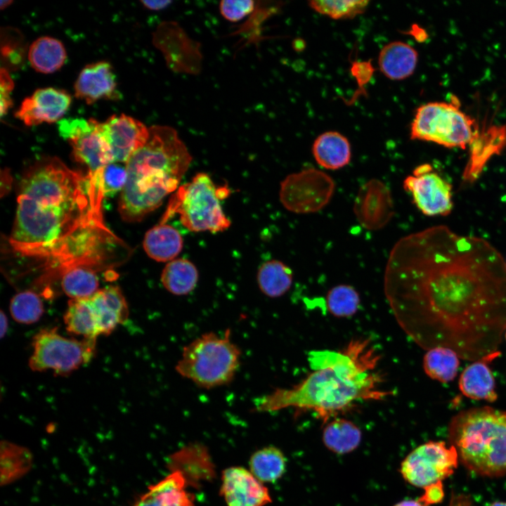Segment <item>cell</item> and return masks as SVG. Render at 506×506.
<instances>
[{"label":"cell","instance_id":"obj_36","mask_svg":"<svg viewBox=\"0 0 506 506\" xmlns=\"http://www.w3.org/2000/svg\"><path fill=\"white\" fill-rule=\"evenodd\" d=\"M127 179L126 166L124 163L111 162L103 173V189L105 197H112L122 191Z\"/></svg>","mask_w":506,"mask_h":506},{"label":"cell","instance_id":"obj_33","mask_svg":"<svg viewBox=\"0 0 506 506\" xmlns=\"http://www.w3.org/2000/svg\"><path fill=\"white\" fill-rule=\"evenodd\" d=\"M358 292L349 285H338L332 287L326 295L327 311L338 318H349L356 313L360 306Z\"/></svg>","mask_w":506,"mask_h":506},{"label":"cell","instance_id":"obj_39","mask_svg":"<svg viewBox=\"0 0 506 506\" xmlns=\"http://www.w3.org/2000/svg\"><path fill=\"white\" fill-rule=\"evenodd\" d=\"M424 494L418 499L420 502L427 506L440 502L444 496L442 481L431 484L424 488Z\"/></svg>","mask_w":506,"mask_h":506},{"label":"cell","instance_id":"obj_27","mask_svg":"<svg viewBox=\"0 0 506 506\" xmlns=\"http://www.w3.org/2000/svg\"><path fill=\"white\" fill-rule=\"evenodd\" d=\"M199 274L196 266L186 259L169 261L163 268L160 280L163 287L171 294L183 296L195 288Z\"/></svg>","mask_w":506,"mask_h":506},{"label":"cell","instance_id":"obj_5","mask_svg":"<svg viewBox=\"0 0 506 506\" xmlns=\"http://www.w3.org/2000/svg\"><path fill=\"white\" fill-rule=\"evenodd\" d=\"M448 439L468 470L491 478L506 474V411L487 406L461 410L450 421Z\"/></svg>","mask_w":506,"mask_h":506},{"label":"cell","instance_id":"obj_42","mask_svg":"<svg viewBox=\"0 0 506 506\" xmlns=\"http://www.w3.org/2000/svg\"><path fill=\"white\" fill-rule=\"evenodd\" d=\"M394 506H426V505H424L423 503L420 502L418 500H403V501L397 503Z\"/></svg>","mask_w":506,"mask_h":506},{"label":"cell","instance_id":"obj_31","mask_svg":"<svg viewBox=\"0 0 506 506\" xmlns=\"http://www.w3.org/2000/svg\"><path fill=\"white\" fill-rule=\"evenodd\" d=\"M285 467L283 453L273 446L256 451L249 460V471L263 484L277 481L284 474Z\"/></svg>","mask_w":506,"mask_h":506},{"label":"cell","instance_id":"obj_2","mask_svg":"<svg viewBox=\"0 0 506 506\" xmlns=\"http://www.w3.org/2000/svg\"><path fill=\"white\" fill-rule=\"evenodd\" d=\"M103 175H84L57 157L45 159L22 179L8 243L39 268L71 240L104 222Z\"/></svg>","mask_w":506,"mask_h":506},{"label":"cell","instance_id":"obj_28","mask_svg":"<svg viewBox=\"0 0 506 506\" xmlns=\"http://www.w3.org/2000/svg\"><path fill=\"white\" fill-rule=\"evenodd\" d=\"M292 279L291 268L275 259L262 264L257 275L259 290L270 298H277L285 294L290 289Z\"/></svg>","mask_w":506,"mask_h":506},{"label":"cell","instance_id":"obj_25","mask_svg":"<svg viewBox=\"0 0 506 506\" xmlns=\"http://www.w3.org/2000/svg\"><path fill=\"white\" fill-rule=\"evenodd\" d=\"M66 59L65 48L58 39L44 36L30 45L28 60L31 66L41 73H52L60 69Z\"/></svg>","mask_w":506,"mask_h":506},{"label":"cell","instance_id":"obj_30","mask_svg":"<svg viewBox=\"0 0 506 506\" xmlns=\"http://www.w3.org/2000/svg\"><path fill=\"white\" fill-rule=\"evenodd\" d=\"M422 365L429 377L441 383H448L457 376L460 357L450 349L434 347L427 351Z\"/></svg>","mask_w":506,"mask_h":506},{"label":"cell","instance_id":"obj_20","mask_svg":"<svg viewBox=\"0 0 506 506\" xmlns=\"http://www.w3.org/2000/svg\"><path fill=\"white\" fill-rule=\"evenodd\" d=\"M186 484L183 472L175 470L150 486L134 506H195Z\"/></svg>","mask_w":506,"mask_h":506},{"label":"cell","instance_id":"obj_18","mask_svg":"<svg viewBox=\"0 0 506 506\" xmlns=\"http://www.w3.org/2000/svg\"><path fill=\"white\" fill-rule=\"evenodd\" d=\"M115 74L110 63L99 61L86 65L79 72L74 83V94L88 104L100 99L117 100Z\"/></svg>","mask_w":506,"mask_h":506},{"label":"cell","instance_id":"obj_37","mask_svg":"<svg viewBox=\"0 0 506 506\" xmlns=\"http://www.w3.org/2000/svg\"><path fill=\"white\" fill-rule=\"evenodd\" d=\"M254 8L253 1H222L219 10L223 17L228 21L238 22L249 15Z\"/></svg>","mask_w":506,"mask_h":506},{"label":"cell","instance_id":"obj_29","mask_svg":"<svg viewBox=\"0 0 506 506\" xmlns=\"http://www.w3.org/2000/svg\"><path fill=\"white\" fill-rule=\"evenodd\" d=\"M323 441L331 451L345 454L358 446L361 432L351 421L337 418L326 424L323 432Z\"/></svg>","mask_w":506,"mask_h":506},{"label":"cell","instance_id":"obj_34","mask_svg":"<svg viewBox=\"0 0 506 506\" xmlns=\"http://www.w3.org/2000/svg\"><path fill=\"white\" fill-rule=\"evenodd\" d=\"M9 309L13 318L22 324L37 322L44 313L41 298L31 290L22 291L14 295L11 300Z\"/></svg>","mask_w":506,"mask_h":506},{"label":"cell","instance_id":"obj_13","mask_svg":"<svg viewBox=\"0 0 506 506\" xmlns=\"http://www.w3.org/2000/svg\"><path fill=\"white\" fill-rule=\"evenodd\" d=\"M429 164L418 166L413 175L403 181V188L409 192L413 202L427 216H446L453 209L452 186L436 173Z\"/></svg>","mask_w":506,"mask_h":506},{"label":"cell","instance_id":"obj_14","mask_svg":"<svg viewBox=\"0 0 506 506\" xmlns=\"http://www.w3.org/2000/svg\"><path fill=\"white\" fill-rule=\"evenodd\" d=\"M99 126L110 147L113 162L126 164L150 135L149 128L143 123L124 114L112 115L100 122Z\"/></svg>","mask_w":506,"mask_h":506},{"label":"cell","instance_id":"obj_38","mask_svg":"<svg viewBox=\"0 0 506 506\" xmlns=\"http://www.w3.org/2000/svg\"><path fill=\"white\" fill-rule=\"evenodd\" d=\"M13 81L6 69H1V115H3L11 107L12 101L10 93L13 89Z\"/></svg>","mask_w":506,"mask_h":506},{"label":"cell","instance_id":"obj_16","mask_svg":"<svg viewBox=\"0 0 506 506\" xmlns=\"http://www.w3.org/2000/svg\"><path fill=\"white\" fill-rule=\"evenodd\" d=\"M221 495L227 506H265L271 501L264 484L242 467H231L223 472Z\"/></svg>","mask_w":506,"mask_h":506},{"label":"cell","instance_id":"obj_26","mask_svg":"<svg viewBox=\"0 0 506 506\" xmlns=\"http://www.w3.org/2000/svg\"><path fill=\"white\" fill-rule=\"evenodd\" d=\"M68 332L84 339H96L100 335L97 317L89 298L70 299L64 314Z\"/></svg>","mask_w":506,"mask_h":506},{"label":"cell","instance_id":"obj_19","mask_svg":"<svg viewBox=\"0 0 506 506\" xmlns=\"http://www.w3.org/2000/svg\"><path fill=\"white\" fill-rule=\"evenodd\" d=\"M500 351L473 361L460 374L458 387L467 398L493 403L498 399L495 381L488 364L500 355Z\"/></svg>","mask_w":506,"mask_h":506},{"label":"cell","instance_id":"obj_15","mask_svg":"<svg viewBox=\"0 0 506 506\" xmlns=\"http://www.w3.org/2000/svg\"><path fill=\"white\" fill-rule=\"evenodd\" d=\"M353 212L365 229L377 231L384 228L394 214L390 190L379 179L369 180L358 191Z\"/></svg>","mask_w":506,"mask_h":506},{"label":"cell","instance_id":"obj_21","mask_svg":"<svg viewBox=\"0 0 506 506\" xmlns=\"http://www.w3.org/2000/svg\"><path fill=\"white\" fill-rule=\"evenodd\" d=\"M89 299L97 317L100 335L110 334L118 325L128 319L127 302L119 287L109 285L99 289Z\"/></svg>","mask_w":506,"mask_h":506},{"label":"cell","instance_id":"obj_23","mask_svg":"<svg viewBox=\"0 0 506 506\" xmlns=\"http://www.w3.org/2000/svg\"><path fill=\"white\" fill-rule=\"evenodd\" d=\"M316 162L327 169H339L348 164L351 150L348 139L342 134L329 131L320 134L312 145Z\"/></svg>","mask_w":506,"mask_h":506},{"label":"cell","instance_id":"obj_45","mask_svg":"<svg viewBox=\"0 0 506 506\" xmlns=\"http://www.w3.org/2000/svg\"><path fill=\"white\" fill-rule=\"evenodd\" d=\"M505 339H506V331H505Z\"/></svg>","mask_w":506,"mask_h":506},{"label":"cell","instance_id":"obj_17","mask_svg":"<svg viewBox=\"0 0 506 506\" xmlns=\"http://www.w3.org/2000/svg\"><path fill=\"white\" fill-rule=\"evenodd\" d=\"M70 103L71 96L64 90L38 89L22 101L15 115L27 126L53 123L64 115Z\"/></svg>","mask_w":506,"mask_h":506},{"label":"cell","instance_id":"obj_1","mask_svg":"<svg viewBox=\"0 0 506 506\" xmlns=\"http://www.w3.org/2000/svg\"><path fill=\"white\" fill-rule=\"evenodd\" d=\"M384 291L402 330L420 347L475 361L498 351L506 331V265L479 237L438 225L392 247Z\"/></svg>","mask_w":506,"mask_h":506},{"label":"cell","instance_id":"obj_4","mask_svg":"<svg viewBox=\"0 0 506 506\" xmlns=\"http://www.w3.org/2000/svg\"><path fill=\"white\" fill-rule=\"evenodd\" d=\"M147 142L126 164L127 179L119 212L129 222L142 220L179 188L192 157L174 128L154 125Z\"/></svg>","mask_w":506,"mask_h":506},{"label":"cell","instance_id":"obj_7","mask_svg":"<svg viewBox=\"0 0 506 506\" xmlns=\"http://www.w3.org/2000/svg\"><path fill=\"white\" fill-rule=\"evenodd\" d=\"M229 193L226 186L217 187L207 174L197 173L172 194L160 223L178 214L182 225L190 231H223L231 223L220 201Z\"/></svg>","mask_w":506,"mask_h":506},{"label":"cell","instance_id":"obj_41","mask_svg":"<svg viewBox=\"0 0 506 506\" xmlns=\"http://www.w3.org/2000/svg\"><path fill=\"white\" fill-rule=\"evenodd\" d=\"M0 326L1 337L3 338L7 332L8 326L7 316L5 315L3 311H1L0 315Z\"/></svg>","mask_w":506,"mask_h":506},{"label":"cell","instance_id":"obj_12","mask_svg":"<svg viewBox=\"0 0 506 506\" xmlns=\"http://www.w3.org/2000/svg\"><path fill=\"white\" fill-rule=\"evenodd\" d=\"M99 124L93 118L63 119L58 123L59 134L71 145L74 159L84 164L91 174H103L105 167L113 162Z\"/></svg>","mask_w":506,"mask_h":506},{"label":"cell","instance_id":"obj_6","mask_svg":"<svg viewBox=\"0 0 506 506\" xmlns=\"http://www.w3.org/2000/svg\"><path fill=\"white\" fill-rule=\"evenodd\" d=\"M241 355L240 348L231 339V329H226L223 336L207 332L183 348L175 370L198 387L210 389L233 380Z\"/></svg>","mask_w":506,"mask_h":506},{"label":"cell","instance_id":"obj_3","mask_svg":"<svg viewBox=\"0 0 506 506\" xmlns=\"http://www.w3.org/2000/svg\"><path fill=\"white\" fill-rule=\"evenodd\" d=\"M379 355L370 339H356L340 351H311L313 370L290 388H276L255 402L254 411L271 413L285 408L312 410L324 421L358 401L382 400L392 394L381 389L375 372Z\"/></svg>","mask_w":506,"mask_h":506},{"label":"cell","instance_id":"obj_43","mask_svg":"<svg viewBox=\"0 0 506 506\" xmlns=\"http://www.w3.org/2000/svg\"><path fill=\"white\" fill-rule=\"evenodd\" d=\"M12 3V1L10 0H6V1H1V8H4L9 6Z\"/></svg>","mask_w":506,"mask_h":506},{"label":"cell","instance_id":"obj_46","mask_svg":"<svg viewBox=\"0 0 506 506\" xmlns=\"http://www.w3.org/2000/svg\"><path fill=\"white\" fill-rule=\"evenodd\" d=\"M505 265H506V259H505Z\"/></svg>","mask_w":506,"mask_h":506},{"label":"cell","instance_id":"obj_9","mask_svg":"<svg viewBox=\"0 0 506 506\" xmlns=\"http://www.w3.org/2000/svg\"><path fill=\"white\" fill-rule=\"evenodd\" d=\"M96 339L66 338L57 328H44L33 337L29 367L33 371L53 370L67 375L88 363L96 351Z\"/></svg>","mask_w":506,"mask_h":506},{"label":"cell","instance_id":"obj_11","mask_svg":"<svg viewBox=\"0 0 506 506\" xmlns=\"http://www.w3.org/2000/svg\"><path fill=\"white\" fill-rule=\"evenodd\" d=\"M458 461L454 446L447 447L443 441H429L406 457L400 472L408 483L424 488L450 476Z\"/></svg>","mask_w":506,"mask_h":506},{"label":"cell","instance_id":"obj_8","mask_svg":"<svg viewBox=\"0 0 506 506\" xmlns=\"http://www.w3.org/2000/svg\"><path fill=\"white\" fill-rule=\"evenodd\" d=\"M474 121L457 102H430L420 106L410 126V138L465 149L476 137Z\"/></svg>","mask_w":506,"mask_h":506},{"label":"cell","instance_id":"obj_24","mask_svg":"<svg viewBox=\"0 0 506 506\" xmlns=\"http://www.w3.org/2000/svg\"><path fill=\"white\" fill-rule=\"evenodd\" d=\"M183 238L174 227L158 223L148 230L143 239L146 254L157 261H171L183 248Z\"/></svg>","mask_w":506,"mask_h":506},{"label":"cell","instance_id":"obj_44","mask_svg":"<svg viewBox=\"0 0 506 506\" xmlns=\"http://www.w3.org/2000/svg\"><path fill=\"white\" fill-rule=\"evenodd\" d=\"M491 506H506V502L496 501L491 505Z\"/></svg>","mask_w":506,"mask_h":506},{"label":"cell","instance_id":"obj_22","mask_svg":"<svg viewBox=\"0 0 506 506\" xmlns=\"http://www.w3.org/2000/svg\"><path fill=\"white\" fill-rule=\"evenodd\" d=\"M418 60L417 51L407 43L394 41L386 44L378 56L382 73L392 80L409 77L415 71Z\"/></svg>","mask_w":506,"mask_h":506},{"label":"cell","instance_id":"obj_32","mask_svg":"<svg viewBox=\"0 0 506 506\" xmlns=\"http://www.w3.org/2000/svg\"><path fill=\"white\" fill-rule=\"evenodd\" d=\"M96 272L86 267H75L66 271L60 276L63 292L71 299L91 297L99 290Z\"/></svg>","mask_w":506,"mask_h":506},{"label":"cell","instance_id":"obj_10","mask_svg":"<svg viewBox=\"0 0 506 506\" xmlns=\"http://www.w3.org/2000/svg\"><path fill=\"white\" fill-rule=\"evenodd\" d=\"M335 189V183L328 174L311 167L287 176L280 183L279 197L288 211L309 214L325 207Z\"/></svg>","mask_w":506,"mask_h":506},{"label":"cell","instance_id":"obj_35","mask_svg":"<svg viewBox=\"0 0 506 506\" xmlns=\"http://www.w3.org/2000/svg\"><path fill=\"white\" fill-rule=\"evenodd\" d=\"M368 1H311L310 7L315 11L332 19L352 18L363 13L368 6Z\"/></svg>","mask_w":506,"mask_h":506},{"label":"cell","instance_id":"obj_40","mask_svg":"<svg viewBox=\"0 0 506 506\" xmlns=\"http://www.w3.org/2000/svg\"><path fill=\"white\" fill-rule=\"evenodd\" d=\"M171 3V1H141L144 7L152 11L162 10L169 6Z\"/></svg>","mask_w":506,"mask_h":506}]
</instances>
